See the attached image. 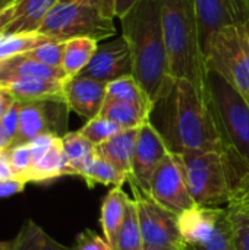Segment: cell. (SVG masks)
Segmentation results:
<instances>
[{
	"label": "cell",
	"mask_w": 249,
	"mask_h": 250,
	"mask_svg": "<svg viewBox=\"0 0 249 250\" xmlns=\"http://www.w3.org/2000/svg\"><path fill=\"white\" fill-rule=\"evenodd\" d=\"M79 75L103 83L134 75V59L126 38L120 34L109 41L98 42L91 62Z\"/></svg>",
	"instance_id": "11"
},
{
	"label": "cell",
	"mask_w": 249,
	"mask_h": 250,
	"mask_svg": "<svg viewBox=\"0 0 249 250\" xmlns=\"http://www.w3.org/2000/svg\"><path fill=\"white\" fill-rule=\"evenodd\" d=\"M63 152L69 166L70 176H79L95 158V145H92L79 130L68 132L62 136Z\"/></svg>",
	"instance_id": "22"
},
{
	"label": "cell",
	"mask_w": 249,
	"mask_h": 250,
	"mask_svg": "<svg viewBox=\"0 0 249 250\" xmlns=\"http://www.w3.org/2000/svg\"><path fill=\"white\" fill-rule=\"evenodd\" d=\"M185 250H189V249H188V246H186V249H185Z\"/></svg>",
	"instance_id": "49"
},
{
	"label": "cell",
	"mask_w": 249,
	"mask_h": 250,
	"mask_svg": "<svg viewBox=\"0 0 249 250\" xmlns=\"http://www.w3.org/2000/svg\"><path fill=\"white\" fill-rule=\"evenodd\" d=\"M81 177L88 185V188H94L95 185L122 188L131 179L128 174L122 173L114 166H112L110 163L101 160L97 155L90 163V166L84 170V173L81 174Z\"/></svg>",
	"instance_id": "28"
},
{
	"label": "cell",
	"mask_w": 249,
	"mask_h": 250,
	"mask_svg": "<svg viewBox=\"0 0 249 250\" xmlns=\"http://www.w3.org/2000/svg\"><path fill=\"white\" fill-rule=\"evenodd\" d=\"M208 72L223 78L249 104V28L244 23L227 25L204 45Z\"/></svg>",
	"instance_id": "6"
},
{
	"label": "cell",
	"mask_w": 249,
	"mask_h": 250,
	"mask_svg": "<svg viewBox=\"0 0 249 250\" xmlns=\"http://www.w3.org/2000/svg\"><path fill=\"white\" fill-rule=\"evenodd\" d=\"M15 250H72L56 242L34 220H26L16 234Z\"/></svg>",
	"instance_id": "25"
},
{
	"label": "cell",
	"mask_w": 249,
	"mask_h": 250,
	"mask_svg": "<svg viewBox=\"0 0 249 250\" xmlns=\"http://www.w3.org/2000/svg\"><path fill=\"white\" fill-rule=\"evenodd\" d=\"M186 245L182 248H172V246H144L142 250H185Z\"/></svg>",
	"instance_id": "45"
},
{
	"label": "cell",
	"mask_w": 249,
	"mask_h": 250,
	"mask_svg": "<svg viewBox=\"0 0 249 250\" xmlns=\"http://www.w3.org/2000/svg\"><path fill=\"white\" fill-rule=\"evenodd\" d=\"M169 148L160 132L147 122L138 129V139L132 161V173L128 183L136 185L144 192L150 193L151 180L161 161L169 154Z\"/></svg>",
	"instance_id": "12"
},
{
	"label": "cell",
	"mask_w": 249,
	"mask_h": 250,
	"mask_svg": "<svg viewBox=\"0 0 249 250\" xmlns=\"http://www.w3.org/2000/svg\"><path fill=\"white\" fill-rule=\"evenodd\" d=\"M241 1H242V4H244V7H245V10H247L249 16V0H241Z\"/></svg>",
	"instance_id": "48"
},
{
	"label": "cell",
	"mask_w": 249,
	"mask_h": 250,
	"mask_svg": "<svg viewBox=\"0 0 249 250\" xmlns=\"http://www.w3.org/2000/svg\"><path fill=\"white\" fill-rule=\"evenodd\" d=\"M38 32L57 41L85 37L100 42L114 37L116 26L112 18L104 16L95 7L59 1L48 12Z\"/></svg>",
	"instance_id": "7"
},
{
	"label": "cell",
	"mask_w": 249,
	"mask_h": 250,
	"mask_svg": "<svg viewBox=\"0 0 249 250\" xmlns=\"http://www.w3.org/2000/svg\"><path fill=\"white\" fill-rule=\"evenodd\" d=\"M72 250H114L113 246L94 230H84L76 236Z\"/></svg>",
	"instance_id": "35"
},
{
	"label": "cell",
	"mask_w": 249,
	"mask_h": 250,
	"mask_svg": "<svg viewBox=\"0 0 249 250\" xmlns=\"http://www.w3.org/2000/svg\"><path fill=\"white\" fill-rule=\"evenodd\" d=\"M129 185L132 189L134 201L136 204L144 246H185L178 227L179 215L157 204L150 193L144 192L136 185Z\"/></svg>",
	"instance_id": "8"
},
{
	"label": "cell",
	"mask_w": 249,
	"mask_h": 250,
	"mask_svg": "<svg viewBox=\"0 0 249 250\" xmlns=\"http://www.w3.org/2000/svg\"><path fill=\"white\" fill-rule=\"evenodd\" d=\"M201 22L203 44L222 28L244 23L249 19L241 0H195Z\"/></svg>",
	"instance_id": "15"
},
{
	"label": "cell",
	"mask_w": 249,
	"mask_h": 250,
	"mask_svg": "<svg viewBox=\"0 0 249 250\" xmlns=\"http://www.w3.org/2000/svg\"><path fill=\"white\" fill-rule=\"evenodd\" d=\"M12 148V141L3 133V130L0 129V154L6 152L7 149Z\"/></svg>",
	"instance_id": "44"
},
{
	"label": "cell",
	"mask_w": 249,
	"mask_h": 250,
	"mask_svg": "<svg viewBox=\"0 0 249 250\" xmlns=\"http://www.w3.org/2000/svg\"><path fill=\"white\" fill-rule=\"evenodd\" d=\"M106 89L107 83L76 75L68 78L63 83L65 103L69 110L88 122L100 116L106 103Z\"/></svg>",
	"instance_id": "14"
},
{
	"label": "cell",
	"mask_w": 249,
	"mask_h": 250,
	"mask_svg": "<svg viewBox=\"0 0 249 250\" xmlns=\"http://www.w3.org/2000/svg\"><path fill=\"white\" fill-rule=\"evenodd\" d=\"M161 26L173 79H186L208 92V67L195 0H160Z\"/></svg>",
	"instance_id": "3"
},
{
	"label": "cell",
	"mask_w": 249,
	"mask_h": 250,
	"mask_svg": "<svg viewBox=\"0 0 249 250\" xmlns=\"http://www.w3.org/2000/svg\"><path fill=\"white\" fill-rule=\"evenodd\" d=\"M18 123H19V103L16 101L9 108V111L0 119V129L12 141V145L18 133Z\"/></svg>",
	"instance_id": "37"
},
{
	"label": "cell",
	"mask_w": 249,
	"mask_h": 250,
	"mask_svg": "<svg viewBox=\"0 0 249 250\" xmlns=\"http://www.w3.org/2000/svg\"><path fill=\"white\" fill-rule=\"evenodd\" d=\"M227 207L249 209V171L238 182Z\"/></svg>",
	"instance_id": "36"
},
{
	"label": "cell",
	"mask_w": 249,
	"mask_h": 250,
	"mask_svg": "<svg viewBox=\"0 0 249 250\" xmlns=\"http://www.w3.org/2000/svg\"><path fill=\"white\" fill-rule=\"evenodd\" d=\"M189 250H236L233 242V230L229 218V209L227 207L223 208L220 218L217 221V226L213 231V234L203 243L189 248Z\"/></svg>",
	"instance_id": "30"
},
{
	"label": "cell",
	"mask_w": 249,
	"mask_h": 250,
	"mask_svg": "<svg viewBox=\"0 0 249 250\" xmlns=\"http://www.w3.org/2000/svg\"><path fill=\"white\" fill-rule=\"evenodd\" d=\"M68 110L63 101L19 103L18 133L12 146L29 144L45 133H54L57 136H62L60 133L65 135Z\"/></svg>",
	"instance_id": "10"
},
{
	"label": "cell",
	"mask_w": 249,
	"mask_h": 250,
	"mask_svg": "<svg viewBox=\"0 0 249 250\" xmlns=\"http://www.w3.org/2000/svg\"><path fill=\"white\" fill-rule=\"evenodd\" d=\"M32 166L26 182L41 183L69 174V166L63 152L62 136L45 133L29 142Z\"/></svg>",
	"instance_id": "13"
},
{
	"label": "cell",
	"mask_w": 249,
	"mask_h": 250,
	"mask_svg": "<svg viewBox=\"0 0 249 250\" xmlns=\"http://www.w3.org/2000/svg\"><path fill=\"white\" fill-rule=\"evenodd\" d=\"M138 3V0H116L114 4V16L116 18H123L135 4Z\"/></svg>",
	"instance_id": "42"
},
{
	"label": "cell",
	"mask_w": 249,
	"mask_h": 250,
	"mask_svg": "<svg viewBox=\"0 0 249 250\" xmlns=\"http://www.w3.org/2000/svg\"><path fill=\"white\" fill-rule=\"evenodd\" d=\"M16 0H0V10L1 9H4V7H7V6H10V4H13Z\"/></svg>",
	"instance_id": "47"
},
{
	"label": "cell",
	"mask_w": 249,
	"mask_h": 250,
	"mask_svg": "<svg viewBox=\"0 0 249 250\" xmlns=\"http://www.w3.org/2000/svg\"><path fill=\"white\" fill-rule=\"evenodd\" d=\"M50 40L41 32L3 34L0 37V60L22 56Z\"/></svg>",
	"instance_id": "29"
},
{
	"label": "cell",
	"mask_w": 249,
	"mask_h": 250,
	"mask_svg": "<svg viewBox=\"0 0 249 250\" xmlns=\"http://www.w3.org/2000/svg\"><path fill=\"white\" fill-rule=\"evenodd\" d=\"M100 116L109 119L122 129H138L150 122V116L138 107L116 100H106Z\"/></svg>",
	"instance_id": "26"
},
{
	"label": "cell",
	"mask_w": 249,
	"mask_h": 250,
	"mask_svg": "<svg viewBox=\"0 0 249 250\" xmlns=\"http://www.w3.org/2000/svg\"><path fill=\"white\" fill-rule=\"evenodd\" d=\"M144 240L141 234L138 212H136V204L134 199H128L126 202V212L123 223L119 229V233L116 236L114 250H142Z\"/></svg>",
	"instance_id": "27"
},
{
	"label": "cell",
	"mask_w": 249,
	"mask_h": 250,
	"mask_svg": "<svg viewBox=\"0 0 249 250\" xmlns=\"http://www.w3.org/2000/svg\"><path fill=\"white\" fill-rule=\"evenodd\" d=\"M0 250H15V240L0 242Z\"/></svg>",
	"instance_id": "46"
},
{
	"label": "cell",
	"mask_w": 249,
	"mask_h": 250,
	"mask_svg": "<svg viewBox=\"0 0 249 250\" xmlns=\"http://www.w3.org/2000/svg\"><path fill=\"white\" fill-rule=\"evenodd\" d=\"M0 179H15L6 154H0Z\"/></svg>",
	"instance_id": "43"
},
{
	"label": "cell",
	"mask_w": 249,
	"mask_h": 250,
	"mask_svg": "<svg viewBox=\"0 0 249 250\" xmlns=\"http://www.w3.org/2000/svg\"><path fill=\"white\" fill-rule=\"evenodd\" d=\"M229 218L233 230V242L236 250H249V209L230 208Z\"/></svg>",
	"instance_id": "34"
},
{
	"label": "cell",
	"mask_w": 249,
	"mask_h": 250,
	"mask_svg": "<svg viewBox=\"0 0 249 250\" xmlns=\"http://www.w3.org/2000/svg\"><path fill=\"white\" fill-rule=\"evenodd\" d=\"M60 0H16L15 19L6 34L38 32L48 12Z\"/></svg>",
	"instance_id": "20"
},
{
	"label": "cell",
	"mask_w": 249,
	"mask_h": 250,
	"mask_svg": "<svg viewBox=\"0 0 249 250\" xmlns=\"http://www.w3.org/2000/svg\"><path fill=\"white\" fill-rule=\"evenodd\" d=\"M15 3L0 10V37L3 34H6L7 28L10 26V23L15 19Z\"/></svg>",
	"instance_id": "40"
},
{
	"label": "cell",
	"mask_w": 249,
	"mask_h": 250,
	"mask_svg": "<svg viewBox=\"0 0 249 250\" xmlns=\"http://www.w3.org/2000/svg\"><path fill=\"white\" fill-rule=\"evenodd\" d=\"M63 48H65V41H57V40H47L37 48L31 50L26 53L31 59L51 66V67H59L62 69V60H63Z\"/></svg>",
	"instance_id": "33"
},
{
	"label": "cell",
	"mask_w": 249,
	"mask_h": 250,
	"mask_svg": "<svg viewBox=\"0 0 249 250\" xmlns=\"http://www.w3.org/2000/svg\"><path fill=\"white\" fill-rule=\"evenodd\" d=\"M248 28H249V19H248Z\"/></svg>",
	"instance_id": "50"
},
{
	"label": "cell",
	"mask_w": 249,
	"mask_h": 250,
	"mask_svg": "<svg viewBox=\"0 0 249 250\" xmlns=\"http://www.w3.org/2000/svg\"><path fill=\"white\" fill-rule=\"evenodd\" d=\"M97 47H98V41L85 37L65 41L62 69L66 73V76L72 78L79 75L91 62Z\"/></svg>",
	"instance_id": "24"
},
{
	"label": "cell",
	"mask_w": 249,
	"mask_h": 250,
	"mask_svg": "<svg viewBox=\"0 0 249 250\" xmlns=\"http://www.w3.org/2000/svg\"><path fill=\"white\" fill-rule=\"evenodd\" d=\"M120 130H123L120 126H117L116 123L110 122L109 119H106L103 116H97V117L88 120L79 129V132L95 146L109 141L110 138L117 135Z\"/></svg>",
	"instance_id": "31"
},
{
	"label": "cell",
	"mask_w": 249,
	"mask_h": 250,
	"mask_svg": "<svg viewBox=\"0 0 249 250\" xmlns=\"http://www.w3.org/2000/svg\"><path fill=\"white\" fill-rule=\"evenodd\" d=\"M106 92V100L129 103L142 110L144 113H147L148 116H151L154 104L147 95V92L142 89V86L138 83V81L134 78V75L123 76L113 82H109Z\"/></svg>",
	"instance_id": "23"
},
{
	"label": "cell",
	"mask_w": 249,
	"mask_h": 250,
	"mask_svg": "<svg viewBox=\"0 0 249 250\" xmlns=\"http://www.w3.org/2000/svg\"><path fill=\"white\" fill-rule=\"evenodd\" d=\"M120 23L134 59V78L156 104L173 81L161 26L160 0H138L120 18Z\"/></svg>",
	"instance_id": "2"
},
{
	"label": "cell",
	"mask_w": 249,
	"mask_h": 250,
	"mask_svg": "<svg viewBox=\"0 0 249 250\" xmlns=\"http://www.w3.org/2000/svg\"><path fill=\"white\" fill-rule=\"evenodd\" d=\"M150 122L172 152H226L210 94L186 79L172 81L164 95L154 104Z\"/></svg>",
	"instance_id": "1"
},
{
	"label": "cell",
	"mask_w": 249,
	"mask_h": 250,
	"mask_svg": "<svg viewBox=\"0 0 249 250\" xmlns=\"http://www.w3.org/2000/svg\"><path fill=\"white\" fill-rule=\"evenodd\" d=\"M128 199L129 196L122 190V188H113L103 199L100 211V224L103 230V237L112 246H114L116 236L123 223Z\"/></svg>",
	"instance_id": "21"
},
{
	"label": "cell",
	"mask_w": 249,
	"mask_h": 250,
	"mask_svg": "<svg viewBox=\"0 0 249 250\" xmlns=\"http://www.w3.org/2000/svg\"><path fill=\"white\" fill-rule=\"evenodd\" d=\"M4 154H6L10 168L13 171V177L23 183H28L26 177L31 170V166H32V154H31L29 144L12 146Z\"/></svg>",
	"instance_id": "32"
},
{
	"label": "cell",
	"mask_w": 249,
	"mask_h": 250,
	"mask_svg": "<svg viewBox=\"0 0 249 250\" xmlns=\"http://www.w3.org/2000/svg\"><path fill=\"white\" fill-rule=\"evenodd\" d=\"M223 208L194 207L181 214L178 217V227L183 243L192 248L205 242L213 234Z\"/></svg>",
	"instance_id": "16"
},
{
	"label": "cell",
	"mask_w": 249,
	"mask_h": 250,
	"mask_svg": "<svg viewBox=\"0 0 249 250\" xmlns=\"http://www.w3.org/2000/svg\"><path fill=\"white\" fill-rule=\"evenodd\" d=\"M182 158L195 207H227L238 182L247 174L226 152L194 151L182 154Z\"/></svg>",
	"instance_id": "4"
},
{
	"label": "cell",
	"mask_w": 249,
	"mask_h": 250,
	"mask_svg": "<svg viewBox=\"0 0 249 250\" xmlns=\"http://www.w3.org/2000/svg\"><path fill=\"white\" fill-rule=\"evenodd\" d=\"M139 129V127H138ZM138 129H123L109 141L95 146V155L131 177Z\"/></svg>",
	"instance_id": "18"
},
{
	"label": "cell",
	"mask_w": 249,
	"mask_h": 250,
	"mask_svg": "<svg viewBox=\"0 0 249 250\" xmlns=\"http://www.w3.org/2000/svg\"><path fill=\"white\" fill-rule=\"evenodd\" d=\"M208 94L227 155L249 171V104L223 78L210 72Z\"/></svg>",
	"instance_id": "5"
},
{
	"label": "cell",
	"mask_w": 249,
	"mask_h": 250,
	"mask_svg": "<svg viewBox=\"0 0 249 250\" xmlns=\"http://www.w3.org/2000/svg\"><path fill=\"white\" fill-rule=\"evenodd\" d=\"M60 1L79 3V4H85V6H91V7H95L97 10H100L107 18H112V19L116 18L114 16V4H116V0H60Z\"/></svg>",
	"instance_id": "38"
},
{
	"label": "cell",
	"mask_w": 249,
	"mask_h": 250,
	"mask_svg": "<svg viewBox=\"0 0 249 250\" xmlns=\"http://www.w3.org/2000/svg\"><path fill=\"white\" fill-rule=\"evenodd\" d=\"M15 98L3 88L0 86V119L9 111V108L15 104Z\"/></svg>",
	"instance_id": "41"
},
{
	"label": "cell",
	"mask_w": 249,
	"mask_h": 250,
	"mask_svg": "<svg viewBox=\"0 0 249 250\" xmlns=\"http://www.w3.org/2000/svg\"><path fill=\"white\" fill-rule=\"evenodd\" d=\"M65 81L26 79V81L7 82L0 86H3L15 98V101H19V103H31V101H63L65 103V94H63Z\"/></svg>",
	"instance_id": "19"
},
{
	"label": "cell",
	"mask_w": 249,
	"mask_h": 250,
	"mask_svg": "<svg viewBox=\"0 0 249 250\" xmlns=\"http://www.w3.org/2000/svg\"><path fill=\"white\" fill-rule=\"evenodd\" d=\"M150 195L157 204L176 215L195 207L186 185L182 154L170 151L166 155L153 176Z\"/></svg>",
	"instance_id": "9"
},
{
	"label": "cell",
	"mask_w": 249,
	"mask_h": 250,
	"mask_svg": "<svg viewBox=\"0 0 249 250\" xmlns=\"http://www.w3.org/2000/svg\"><path fill=\"white\" fill-rule=\"evenodd\" d=\"M25 185L18 179H0V198H9L23 192Z\"/></svg>",
	"instance_id": "39"
},
{
	"label": "cell",
	"mask_w": 249,
	"mask_h": 250,
	"mask_svg": "<svg viewBox=\"0 0 249 250\" xmlns=\"http://www.w3.org/2000/svg\"><path fill=\"white\" fill-rule=\"evenodd\" d=\"M26 79L65 81L68 79V76L63 72V69L43 64L31 59L28 54L0 60V85L13 81H26Z\"/></svg>",
	"instance_id": "17"
}]
</instances>
